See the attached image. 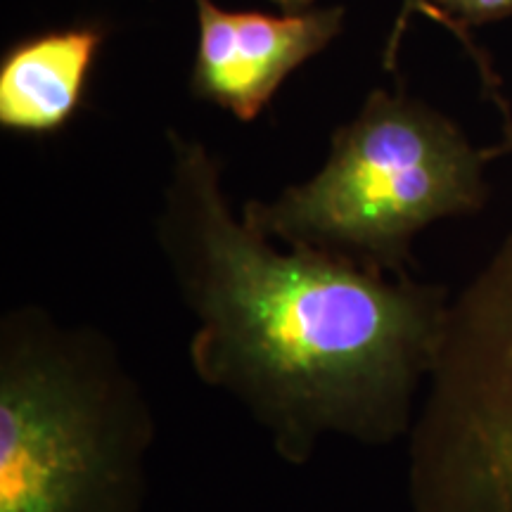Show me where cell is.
<instances>
[{"instance_id":"6","label":"cell","mask_w":512,"mask_h":512,"mask_svg":"<svg viewBox=\"0 0 512 512\" xmlns=\"http://www.w3.org/2000/svg\"><path fill=\"white\" fill-rule=\"evenodd\" d=\"M102 43L98 29L50 31L19 43L0 67V124L17 133H53L79 107Z\"/></svg>"},{"instance_id":"3","label":"cell","mask_w":512,"mask_h":512,"mask_svg":"<svg viewBox=\"0 0 512 512\" xmlns=\"http://www.w3.org/2000/svg\"><path fill=\"white\" fill-rule=\"evenodd\" d=\"M489 152L425 102L375 91L332 138L328 162L242 216L285 247L320 249L408 275L411 247L432 223L479 211Z\"/></svg>"},{"instance_id":"2","label":"cell","mask_w":512,"mask_h":512,"mask_svg":"<svg viewBox=\"0 0 512 512\" xmlns=\"http://www.w3.org/2000/svg\"><path fill=\"white\" fill-rule=\"evenodd\" d=\"M157 422L114 339L41 306L0 320V512H143Z\"/></svg>"},{"instance_id":"1","label":"cell","mask_w":512,"mask_h":512,"mask_svg":"<svg viewBox=\"0 0 512 512\" xmlns=\"http://www.w3.org/2000/svg\"><path fill=\"white\" fill-rule=\"evenodd\" d=\"M157 242L195 318L188 361L302 467L328 439H406L437 363L444 287L306 247L238 216L207 147L171 133Z\"/></svg>"},{"instance_id":"5","label":"cell","mask_w":512,"mask_h":512,"mask_svg":"<svg viewBox=\"0 0 512 512\" xmlns=\"http://www.w3.org/2000/svg\"><path fill=\"white\" fill-rule=\"evenodd\" d=\"M197 41L192 88L200 98L252 121L299 64L318 55L339 34L342 8L285 15L223 10L195 0Z\"/></svg>"},{"instance_id":"10","label":"cell","mask_w":512,"mask_h":512,"mask_svg":"<svg viewBox=\"0 0 512 512\" xmlns=\"http://www.w3.org/2000/svg\"><path fill=\"white\" fill-rule=\"evenodd\" d=\"M503 152H512V117L505 114V126H503Z\"/></svg>"},{"instance_id":"4","label":"cell","mask_w":512,"mask_h":512,"mask_svg":"<svg viewBox=\"0 0 512 512\" xmlns=\"http://www.w3.org/2000/svg\"><path fill=\"white\" fill-rule=\"evenodd\" d=\"M406 441L411 512H512V233L451 299Z\"/></svg>"},{"instance_id":"9","label":"cell","mask_w":512,"mask_h":512,"mask_svg":"<svg viewBox=\"0 0 512 512\" xmlns=\"http://www.w3.org/2000/svg\"><path fill=\"white\" fill-rule=\"evenodd\" d=\"M275 5H280L285 12H306L311 10L313 0H273Z\"/></svg>"},{"instance_id":"7","label":"cell","mask_w":512,"mask_h":512,"mask_svg":"<svg viewBox=\"0 0 512 512\" xmlns=\"http://www.w3.org/2000/svg\"><path fill=\"white\" fill-rule=\"evenodd\" d=\"M415 12H420V15H425L427 19H432V22L441 24V27L451 31L453 36L460 38V41H463L465 46H467V50H470V53H472V57H475V62L479 64V69H482V72H484L486 86L491 88V93H498V91H496V79H494V76H491V69H489V64H486V57L475 48V43L470 41V36H467V31L460 29L458 24H453L451 19H448V17L444 15V12H439L437 8H434V5L427 3V0H403V8H401V12H399V19H396L392 34H389L387 50H384V64H387V67H392V64H394L396 48H399V41L403 38V31H406L408 22H411V17L415 15Z\"/></svg>"},{"instance_id":"8","label":"cell","mask_w":512,"mask_h":512,"mask_svg":"<svg viewBox=\"0 0 512 512\" xmlns=\"http://www.w3.org/2000/svg\"><path fill=\"white\" fill-rule=\"evenodd\" d=\"M427 3L465 31L472 24L496 22L512 15V0H427Z\"/></svg>"}]
</instances>
